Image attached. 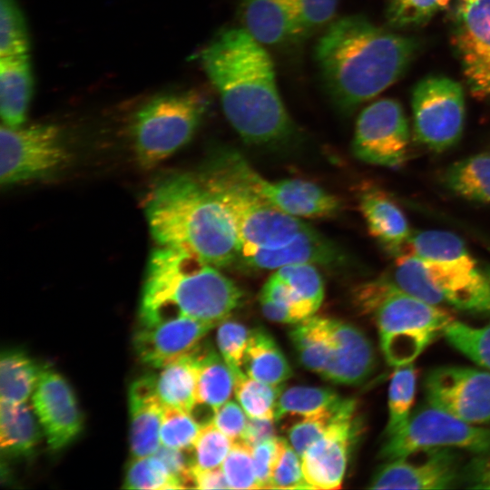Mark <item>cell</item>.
Here are the masks:
<instances>
[{
	"label": "cell",
	"instance_id": "6da1fadb",
	"mask_svg": "<svg viewBox=\"0 0 490 490\" xmlns=\"http://www.w3.org/2000/svg\"><path fill=\"white\" fill-rule=\"evenodd\" d=\"M200 62L227 120L243 141L270 145L291 136L294 128L279 93L272 60L244 28L220 33L202 49Z\"/></svg>",
	"mask_w": 490,
	"mask_h": 490
},
{
	"label": "cell",
	"instance_id": "7a4b0ae2",
	"mask_svg": "<svg viewBox=\"0 0 490 490\" xmlns=\"http://www.w3.org/2000/svg\"><path fill=\"white\" fill-rule=\"evenodd\" d=\"M416 51L414 38L348 15L329 24L316 44L315 59L334 103L349 113L396 83Z\"/></svg>",
	"mask_w": 490,
	"mask_h": 490
},
{
	"label": "cell",
	"instance_id": "3957f363",
	"mask_svg": "<svg viewBox=\"0 0 490 490\" xmlns=\"http://www.w3.org/2000/svg\"><path fill=\"white\" fill-rule=\"evenodd\" d=\"M144 210L159 246L187 251L215 267L238 260L240 241L232 219L199 173L162 180L147 194Z\"/></svg>",
	"mask_w": 490,
	"mask_h": 490
},
{
	"label": "cell",
	"instance_id": "277c9868",
	"mask_svg": "<svg viewBox=\"0 0 490 490\" xmlns=\"http://www.w3.org/2000/svg\"><path fill=\"white\" fill-rule=\"evenodd\" d=\"M242 299L241 289L217 267L187 251L159 246L147 263L139 320L182 316L218 325Z\"/></svg>",
	"mask_w": 490,
	"mask_h": 490
},
{
	"label": "cell",
	"instance_id": "5b68a950",
	"mask_svg": "<svg viewBox=\"0 0 490 490\" xmlns=\"http://www.w3.org/2000/svg\"><path fill=\"white\" fill-rule=\"evenodd\" d=\"M356 307L372 314L380 348L392 367L412 363L437 338L445 336L454 318L436 306L400 289L383 275L357 287Z\"/></svg>",
	"mask_w": 490,
	"mask_h": 490
},
{
	"label": "cell",
	"instance_id": "8992f818",
	"mask_svg": "<svg viewBox=\"0 0 490 490\" xmlns=\"http://www.w3.org/2000/svg\"><path fill=\"white\" fill-rule=\"evenodd\" d=\"M409 250L424 262L441 306L490 315V266L481 263L460 237L446 230L418 231Z\"/></svg>",
	"mask_w": 490,
	"mask_h": 490
},
{
	"label": "cell",
	"instance_id": "52a82bcc",
	"mask_svg": "<svg viewBox=\"0 0 490 490\" xmlns=\"http://www.w3.org/2000/svg\"><path fill=\"white\" fill-rule=\"evenodd\" d=\"M195 90L159 94L132 115L130 133L135 156L143 168H153L184 146L207 108Z\"/></svg>",
	"mask_w": 490,
	"mask_h": 490
},
{
	"label": "cell",
	"instance_id": "ba28073f",
	"mask_svg": "<svg viewBox=\"0 0 490 490\" xmlns=\"http://www.w3.org/2000/svg\"><path fill=\"white\" fill-rule=\"evenodd\" d=\"M199 174L230 215L240 247H279L309 227L268 203L211 162Z\"/></svg>",
	"mask_w": 490,
	"mask_h": 490
},
{
	"label": "cell",
	"instance_id": "9c48e42d",
	"mask_svg": "<svg viewBox=\"0 0 490 490\" xmlns=\"http://www.w3.org/2000/svg\"><path fill=\"white\" fill-rule=\"evenodd\" d=\"M433 448L490 452V428L467 423L427 404L414 411L405 426L386 437L379 451L385 461Z\"/></svg>",
	"mask_w": 490,
	"mask_h": 490
},
{
	"label": "cell",
	"instance_id": "30bf717a",
	"mask_svg": "<svg viewBox=\"0 0 490 490\" xmlns=\"http://www.w3.org/2000/svg\"><path fill=\"white\" fill-rule=\"evenodd\" d=\"M210 162L268 203L292 216L329 217L340 209L339 200L315 183L299 179L266 180L232 149L219 150Z\"/></svg>",
	"mask_w": 490,
	"mask_h": 490
},
{
	"label": "cell",
	"instance_id": "8fae6325",
	"mask_svg": "<svg viewBox=\"0 0 490 490\" xmlns=\"http://www.w3.org/2000/svg\"><path fill=\"white\" fill-rule=\"evenodd\" d=\"M416 140L434 152H443L460 140L466 119L463 87L446 76L419 81L411 94Z\"/></svg>",
	"mask_w": 490,
	"mask_h": 490
},
{
	"label": "cell",
	"instance_id": "7c38bea8",
	"mask_svg": "<svg viewBox=\"0 0 490 490\" xmlns=\"http://www.w3.org/2000/svg\"><path fill=\"white\" fill-rule=\"evenodd\" d=\"M0 182L11 186L62 168L69 152L58 126L50 123L0 129Z\"/></svg>",
	"mask_w": 490,
	"mask_h": 490
},
{
	"label": "cell",
	"instance_id": "4fadbf2b",
	"mask_svg": "<svg viewBox=\"0 0 490 490\" xmlns=\"http://www.w3.org/2000/svg\"><path fill=\"white\" fill-rule=\"evenodd\" d=\"M409 144L408 121L397 100H377L359 113L352 140V152L358 160L398 168L407 161Z\"/></svg>",
	"mask_w": 490,
	"mask_h": 490
},
{
	"label": "cell",
	"instance_id": "5bb4252c",
	"mask_svg": "<svg viewBox=\"0 0 490 490\" xmlns=\"http://www.w3.org/2000/svg\"><path fill=\"white\" fill-rule=\"evenodd\" d=\"M427 404L467 423L490 422V371L444 366L431 369L424 380Z\"/></svg>",
	"mask_w": 490,
	"mask_h": 490
},
{
	"label": "cell",
	"instance_id": "9a60e30c",
	"mask_svg": "<svg viewBox=\"0 0 490 490\" xmlns=\"http://www.w3.org/2000/svg\"><path fill=\"white\" fill-rule=\"evenodd\" d=\"M452 44L470 93L490 101V0L455 5Z\"/></svg>",
	"mask_w": 490,
	"mask_h": 490
},
{
	"label": "cell",
	"instance_id": "2e32d148",
	"mask_svg": "<svg viewBox=\"0 0 490 490\" xmlns=\"http://www.w3.org/2000/svg\"><path fill=\"white\" fill-rule=\"evenodd\" d=\"M453 448H433L387 460L370 479V489H449L462 481Z\"/></svg>",
	"mask_w": 490,
	"mask_h": 490
},
{
	"label": "cell",
	"instance_id": "e0dca14e",
	"mask_svg": "<svg viewBox=\"0 0 490 490\" xmlns=\"http://www.w3.org/2000/svg\"><path fill=\"white\" fill-rule=\"evenodd\" d=\"M31 398L52 450L65 447L78 436L83 417L76 397L62 375L44 367Z\"/></svg>",
	"mask_w": 490,
	"mask_h": 490
},
{
	"label": "cell",
	"instance_id": "ac0fdd59",
	"mask_svg": "<svg viewBox=\"0 0 490 490\" xmlns=\"http://www.w3.org/2000/svg\"><path fill=\"white\" fill-rule=\"evenodd\" d=\"M217 324L189 317L139 323L133 344L139 359L160 368L192 351Z\"/></svg>",
	"mask_w": 490,
	"mask_h": 490
},
{
	"label": "cell",
	"instance_id": "d6986e66",
	"mask_svg": "<svg viewBox=\"0 0 490 490\" xmlns=\"http://www.w3.org/2000/svg\"><path fill=\"white\" fill-rule=\"evenodd\" d=\"M329 354L321 377L336 384L356 386L373 373L376 357L368 337L356 326L322 317Z\"/></svg>",
	"mask_w": 490,
	"mask_h": 490
},
{
	"label": "cell",
	"instance_id": "ffe728a7",
	"mask_svg": "<svg viewBox=\"0 0 490 490\" xmlns=\"http://www.w3.org/2000/svg\"><path fill=\"white\" fill-rule=\"evenodd\" d=\"M356 410L348 412L301 456L304 477L311 489H338L345 476L349 447L357 434Z\"/></svg>",
	"mask_w": 490,
	"mask_h": 490
},
{
	"label": "cell",
	"instance_id": "44dd1931",
	"mask_svg": "<svg viewBox=\"0 0 490 490\" xmlns=\"http://www.w3.org/2000/svg\"><path fill=\"white\" fill-rule=\"evenodd\" d=\"M340 260L342 255L334 243L309 226L279 247L240 246L237 260L251 269L278 270L299 263L328 265Z\"/></svg>",
	"mask_w": 490,
	"mask_h": 490
},
{
	"label": "cell",
	"instance_id": "7402d4cb",
	"mask_svg": "<svg viewBox=\"0 0 490 490\" xmlns=\"http://www.w3.org/2000/svg\"><path fill=\"white\" fill-rule=\"evenodd\" d=\"M129 407L132 456H152L161 446L160 431L165 407L158 395L155 377L143 376L132 383Z\"/></svg>",
	"mask_w": 490,
	"mask_h": 490
},
{
	"label": "cell",
	"instance_id": "603a6c76",
	"mask_svg": "<svg viewBox=\"0 0 490 490\" xmlns=\"http://www.w3.org/2000/svg\"><path fill=\"white\" fill-rule=\"evenodd\" d=\"M360 211L370 235L394 257L406 251L413 232L405 213L383 191L368 187L358 196Z\"/></svg>",
	"mask_w": 490,
	"mask_h": 490
},
{
	"label": "cell",
	"instance_id": "cb8c5ba5",
	"mask_svg": "<svg viewBox=\"0 0 490 490\" xmlns=\"http://www.w3.org/2000/svg\"><path fill=\"white\" fill-rule=\"evenodd\" d=\"M240 10L244 29L261 44L301 38L292 0H241Z\"/></svg>",
	"mask_w": 490,
	"mask_h": 490
},
{
	"label": "cell",
	"instance_id": "d4e9b609",
	"mask_svg": "<svg viewBox=\"0 0 490 490\" xmlns=\"http://www.w3.org/2000/svg\"><path fill=\"white\" fill-rule=\"evenodd\" d=\"M33 93L29 55L0 57V113L2 124H24Z\"/></svg>",
	"mask_w": 490,
	"mask_h": 490
},
{
	"label": "cell",
	"instance_id": "484cf974",
	"mask_svg": "<svg viewBox=\"0 0 490 490\" xmlns=\"http://www.w3.org/2000/svg\"><path fill=\"white\" fill-rule=\"evenodd\" d=\"M195 351L198 358L196 406H205L215 413L230 398L235 376L221 355L211 347H201L200 343Z\"/></svg>",
	"mask_w": 490,
	"mask_h": 490
},
{
	"label": "cell",
	"instance_id": "4316f807",
	"mask_svg": "<svg viewBox=\"0 0 490 490\" xmlns=\"http://www.w3.org/2000/svg\"><path fill=\"white\" fill-rule=\"evenodd\" d=\"M242 370L248 377L273 386H280L292 374L286 357L263 328L250 331Z\"/></svg>",
	"mask_w": 490,
	"mask_h": 490
},
{
	"label": "cell",
	"instance_id": "83f0119b",
	"mask_svg": "<svg viewBox=\"0 0 490 490\" xmlns=\"http://www.w3.org/2000/svg\"><path fill=\"white\" fill-rule=\"evenodd\" d=\"M43 429L33 406L0 401V446L9 455H28L36 446Z\"/></svg>",
	"mask_w": 490,
	"mask_h": 490
},
{
	"label": "cell",
	"instance_id": "f1b7e54d",
	"mask_svg": "<svg viewBox=\"0 0 490 490\" xmlns=\"http://www.w3.org/2000/svg\"><path fill=\"white\" fill-rule=\"evenodd\" d=\"M195 348L162 367L155 377L156 389L163 404L190 414L196 406L198 358Z\"/></svg>",
	"mask_w": 490,
	"mask_h": 490
},
{
	"label": "cell",
	"instance_id": "f546056e",
	"mask_svg": "<svg viewBox=\"0 0 490 490\" xmlns=\"http://www.w3.org/2000/svg\"><path fill=\"white\" fill-rule=\"evenodd\" d=\"M442 178L445 186L457 196L490 204V152L474 154L450 164Z\"/></svg>",
	"mask_w": 490,
	"mask_h": 490
},
{
	"label": "cell",
	"instance_id": "4dcf8cb0",
	"mask_svg": "<svg viewBox=\"0 0 490 490\" xmlns=\"http://www.w3.org/2000/svg\"><path fill=\"white\" fill-rule=\"evenodd\" d=\"M44 368L24 352L16 349L4 351L0 361V401L27 402Z\"/></svg>",
	"mask_w": 490,
	"mask_h": 490
},
{
	"label": "cell",
	"instance_id": "1f68e13d",
	"mask_svg": "<svg viewBox=\"0 0 490 490\" xmlns=\"http://www.w3.org/2000/svg\"><path fill=\"white\" fill-rule=\"evenodd\" d=\"M334 390L326 387L296 386L280 392L274 420L286 416L305 417L330 411L342 401Z\"/></svg>",
	"mask_w": 490,
	"mask_h": 490
},
{
	"label": "cell",
	"instance_id": "d6a6232c",
	"mask_svg": "<svg viewBox=\"0 0 490 490\" xmlns=\"http://www.w3.org/2000/svg\"><path fill=\"white\" fill-rule=\"evenodd\" d=\"M416 389V371L412 363L396 367L388 387V419L385 436L398 432L412 414Z\"/></svg>",
	"mask_w": 490,
	"mask_h": 490
},
{
	"label": "cell",
	"instance_id": "836d02e7",
	"mask_svg": "<svg viewBox=\"0 0 490 490\" xmlns=\"http://www.w3.org/2000/svg\"><path fill=\"white\" fill-rule=\"evenodd\" d=\"M389 277L406 292L430 304L441 306L424 262L410 250L395 257V266Z\"/></svg>",
	"mask_w": 490,
	"mask_h": 490
},
{
	"label": "cell",
	"instance_id": "e575fe53",
	"mask_svg": "<svg viewBox=\"0 0 490 490\" xmlns=\"http://www.w3.org/2000/svg\"><path fill=\"white\" fill-rule=\"evenodd\" d=\"M234 376L235 396L248 417L274 419L281 386H273L253 379L243 370Z\"/></svg>",
	"mask_w": 490,
	"mask_h": 490
},
{
	"label": "cell",
	"instance_id": "d590c367",
	"mask_svg": "<svg viewBox=\"0 0 490 490\" xmlns=\"http://www.w3.org/2000/svg\"><path fill=\"white\" fill-rule=\"evenodd\" d=\"M353 410H356V401L343 398L338 406L330 411L300 417L289 428V444L301 457L310 446L327 432L335 420Z\"/></svg>",
	"mask_w": 490,
	"mask_h": 490
},
{
	"label": "cell",
	"instance_id": "8d00e7d4",
	"mask_svg": "<svg viewBox=\"0 0 490 490\" xmlns=\"http://www.w3.org/2000/svg\"><path fill=\"white\" fill-rule=\"evenodd\" d=\"M123 483L126 489H182L179 480L153 455L132 457L127 466Z\"/></svg>",
	"mask_w": 490,
	"mask_h": 490
},
{
	"label": "cell",
	"instance_id": "74e56055",
	"mask_svg": "<svg viewBox=\"0 0 490 490\" xmlns=\"http://www.w3.org/2000/svg\"><path fill=\"white\" fill-rule=\"evenodd\" d=\"M444 337L459 352L490 371V324L473 327L454 320Z\"/></svg>",
	"mask_w": 490,
	"mask_h": 490
},
{
	"label": "cell",
	"instance_id": "f35d334b",
	"mask_svg": "<svg viewBox=\"0 0 490 490\" xmlns=\"http://www.w3.org/2000/svg\"><path fill=\"white\" fill-rule=\"evenodd\" d=\"M460 1L463 0H387V19L395 28L414 27Z\"/></svg>",
	"mask_w": 490,
	"mask_h": 490
},
{
	"label": "cell",
	"instance_id": "ab89813d",
	"mask_svg": "<svg viewBox=\"0 0 490 490\" xmlns=\"http://www.w3.org/2000/svg\"><path fill=\"white\" fill-rule=\"evenodd\" d=\"M29 39L15 0H0V57L28 54Z\"/></svg>",
	"mask_w": 490,
	"mask_h": 490
},
{
	"label": "cell",
	"instance_id": "60d3db41",
	"mask_svg": "<svg viewBox=\"0 0 490 490\" xmlns=\"http://www.w3.org/2000/svg\"><path fill=\"white\" fill-rule=\"evenodd\" d=\"M201 428V425L191 414L174 407L165 406L160 431L161 445L191 451Z\"/></svg>",
	"mask_w": 490,
	"mask_h": 490
},
{
	"label": "cell",
	"instance_id": "b9f144b4",
	"mask_svg": "<svg viewBox=\"0 0 490 490\" xmlns=\"http://www.w3.org/2000/svg\"><path fill=\"white\" fill-rule=\"evenodd\" d=\"M275 273L296 291L313 313L318 309L324 299V285L314 264L287 265Z\"/></svg>",
	"mask_w": 490,
	"mask_h": 490
},
{
	"label": "cell",
	"instance_id": "7bdbcfd3",
	"mask_svg": "<svg viewBox=\"0 0 490 490\" xmlns=\"http://www.w3.org/2000/svg\"><path fill=\"white\" fill-rule=\"evenodd\" d=\"M233 443L212 420L205 423L193 446L194 464L203 469L220 467Z\"/></svg>",
	"mask_w": 490,
	"mask_h": 490
},
{
	"label": "cell",
	"instance_id": "ee69618b",
	"mask_svg": "<svg viewBox=\"0 0 490 490\" xmlns=\"http://www.w3.org/2000/svg\"><path fill=\"white\" fill-rule=\"evenodd\" d=\"M220 467L230 489H260L252 447L244 441H234Z\"/></svg>",
	"mask_w": 490,
	"mask_h": 490
},
{
	"label": "cell",
	"instance_id": "f6af8a7d",
	"mask_svg": "<svg viewBox=\"0 0 490 490\" xmlns=\"http://www.w3.org/2000/svg\"><path fill=\"white\" fill-rule=\"evenodd\" d=\"M250 331L242 324L226 319L219 324L217 343L220 353L234 375L242 370Z\"/></svg>",
	"mask_w": 490,
	"mask_h": 490
},
{
	"label": "cell",
	"instance_id": "bcb514c9",
	"mask_svg": "<svg viewBox=\"0 0 490 490\" xmlns=\"http://www.w3.org/2000/svg\"><path fill=\"white\" fill-rule=\"evenodd\" d=\"M271 485L276 489H311L303 475L300 456L284 438Z\"/></svg>",
	"mask_w": 490,
	"mask_h": 490
},
{
	"label": "cell",
	"instance_id": "7dc6e473",
	"mask_svg": "<svg viewBox=\"0 0 490 490\" xmlns=\"http://www.w3.org/2000/svg\"><path fill=\"white\" fill-rule=\"evenodd\" d=\"M292 3L303 38L331 22L338 0H292Z\"/></svg>",
	"mask_w": 490,
	"mask_h": 490
},
{
	"label": "cell",
	"instance_id": "c3c4849f",
	"mask_svg": "<svg viewBox=\"0 0 490 490\" xmlns=\"http://www.w3.org/2000/svg\"><path fill=\"white\" fill-rule=\"evenodd\" d=\"M260 300H267L290 309L298 316L300 321L314 315L296 291L276 273L272 274L263 285Z\"/></svg>",
	"mask_w": 490,
	"mask_h": 490
},
{
	"label": "cell",
	"instance_id": "681fc988",
	"mask_svg": "<svg viewBox=\"0 0 490 490\" xmlns=\"http://www.w3.org/2000/svg\"><path fill=\"white\" fill-rule=\"evenodd\" d=\"M283 438L273 436L252 447V458L260 489H272L271 480Z\"/></svg>",
	"mask_w": 490,
	"mask_h": 490
},
{
	"label": "cell",
	"instance_id": "f907efd6",
	"mask_svg": "<svg viewBox=\"0 0 490 490\" xmlns=\"http://www.w3.org/2000/svg\"><path fill=\"white\" fill-rule=\"evenodd\" d=\"M247 416L240 404L228 401L215 411L212 422L221 432L236 441L240 440L245 433Z\"/></svg>",
	"mask_w": 490,
	"mask_h": 490
},
{
	"label": "cell",
	"instance_id": "816d5d0a",
	"mask_svg": "<svg viewBox=\"0 0 490 490\" xmlns=\"http://www.w3.org/2000/svg\"><path fill=\"white\" fill-rule=\"evenodd\" d=\"M461 483L468 488L490 489V452L477 455L463 467Z\"/></svg>",
	"mask_w": 490,
	"mask_h": 490
},
{
	"label": "cell",
	"instance_id": "f5cc1de1",
	"mask_svg": "<svg viewBox=\"0 0 490 490\" xmlns=\"http://www.w3.org/2000/svg\"><path fill=\"white\" fill-rule=\"evenodd\" d=\"M274 419L248 417L245 433L240 440L251 447L274 436Z\"/></svg>",
	"mask_w": 490,
	"mask_h": 490
},
{
	"label": "cell",
	"instance_id": "db71d44e",
	"mask_svg": "<svg viewBox=\"0 0 490 490\" xmlns=\"http://www.w3.org/2000/svg\"><path fill=\"white\" fill-rule=\"evenodd\" d=\"M192 478L197 489H230L221 467L203 469L194 464Z\"/></svg>",
	"mask_w": 490,
	"mask_h": 490
}]
</instances>
